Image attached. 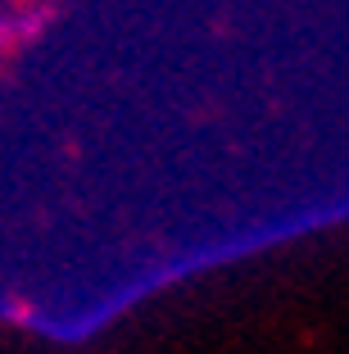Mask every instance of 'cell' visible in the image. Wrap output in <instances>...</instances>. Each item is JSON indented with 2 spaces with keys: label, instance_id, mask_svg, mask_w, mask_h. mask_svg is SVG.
<instances>
[{
  "label": "cell",
  "instance_id": "cell-1",
  "mask_svg": "<svg viewBox=\"0 0 349 354\" xmlns=\"http://www.w3.org/2000/svg\"><path fill=\"white\" fill-rule=\"evenodd\" d=\"M46 23H50V10H41V5L37 10H0V55L19 41H32Z\"/></svg>",
  "mask_w": 349,
  "mask_h": 354
}]
</instances>
